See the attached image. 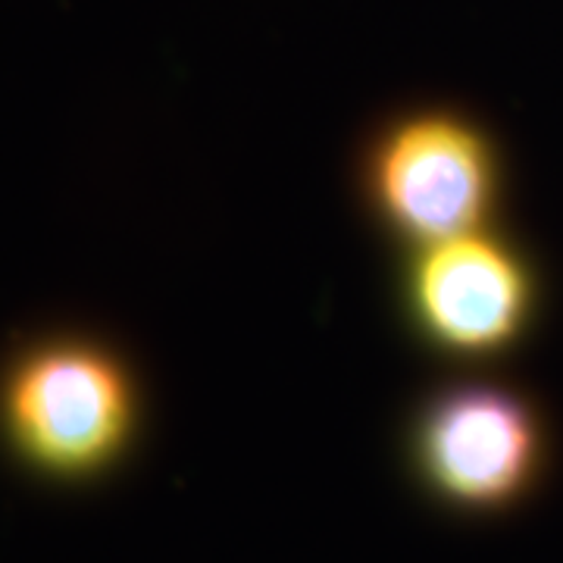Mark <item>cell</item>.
Returning <instances> with one entry per match:
<instances>
[{
  "label": "cell",
  "mask_w": 563,
  "mask_h": 563,
  "mask_svg": "<svg viewBox=\"0 0 563 563\" xmlns=\"http://www.w3.org/2000/svg\"><path fill=\"white\" fill-rule=\"evenodd\" d=\"M373 191L385 220L422 247L470 235L495 195L488 141L454 117L401 122L376 147Z\"/></svg>",
  "instance_id": "2"
},
{
  "label": "cell",
  "mask_w": 563,
  "mask_h": 563,
  "mask_svg": "<svg viewBox=\"0 0 563 563\" xmlns=\"http://www.w3.org/2000/svg\"><path fill=\"white\" fill-rule=\"evenodd\" d=\"M420 461L429 483L451 501L501 507L536 479L542 432L529 407L507 391H451L422 420Z\"/></svg>",
  "instance_id": "3"
},
{
  "label": "cell",
  "mask_w": 563,
  "mask_h": 563,
  "mask_svg": "<svg viewBox=\"0 0 563 563\" xmlns=\"http://www.w3.org/2000/svg\"><path fill=\"white\" fill-rule=\"evenodd\" d=\"M532 285L523 263L479 232L422 247L410 303L422 329L461 354L498 351L523 329Z\"/></svg>",
  "instance_id": "4"
},
{
  "label": "cell",
  "mask_w": 563,
  "mask_h": 563,
  "mask_svg": "<svg viewBox=\"0 0 563 563\" xmlns=\"http://www.w3.org/2000/svg\"><path fill=\"white\" fill-rule=\"evenodd\" d=\"M0 417L13 448L54 476H88L122 454L135 388L122 363L91 342H47L10 366Z\"/></svg>",
  "instance_id": "1"
}]
</instances>
